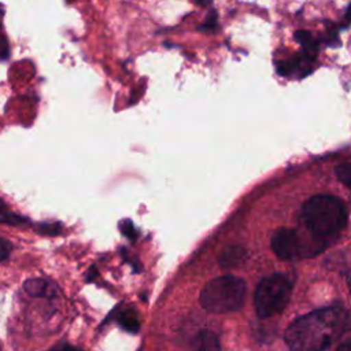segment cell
Masks as SVG:
<instances>
[{
    "label": "cell",
    "mask_w": 351,
    "mask_h": 351,
    "mask_svg": "<svg viewBox=\"0 0 351 351\" xmlns=\"http://www.w3.org/2000/svg\"><path fill=\"white\" fill-rule=\"evenodd\" d=\"M200 32L204 33H214L218 30V14L214 8L210 10V12L207 14L204 22L197 27Z\"/></svg>",
    "instance_id": "obj_13"
},
{
    "label": "cell",
    "mask_w": 351,
    "mask_h": 351,
    "mask_svg": "<svg viewBox=\"0 0 351 351\" xmlns=\"http://www.w3.org/2000/svg\"><path fill=\"white\" fill-rule=\"evenodd\" d=\"M193 351H221L219 340L213 332L203 330L193 341Z\"/></svg>",
    "instance_id": "obj_8"
},
{
    "label": "cell",
    "mask_w": 351,
    "mask_h": 351,
    "mask_svg": "<svg viewBox=\"0 0 351 351\" xmlns=\"http://www.w3.org/2000/svg\"><path fill=\"white\" fill-rule=\"evenodd\" d=\"M119 229L122 230V233L129 237V239H134L136 237V230H134V226L130 221H123L119 223Z\"/></svg>",
    "instance_id": "obj_18"
},
{
    "label": "cell",
    "mask_w": 351,
    "mask_h": 351,
    "mask_svg": "<svg viewBox=\"0 0 351 351\" xmlns=\"http://www.w3.org/2000/svg\"><path fill=\"white\" fill-rule=\"evenodd\" d=\"M25 291L32 296H48L51 295V284L43 278H29L23 284Z\"/></svg>",
    "instance_id": "obj_9"
},
{
    "label": "cell",
    "mask_w": 351,
    "mask_h": 351,
    "mask_svg": "<svg viewBox=\"0 0 351 351\" xmlns=\"http://www.w3.org/2000/svg\"><path fill=\"white\" fill-rule=\"evenodd\" d=\"M119 324L122 328H125L129 332H137L138 330V318L134 311L125 310L119 314Z\"/></svg>",
    "instance_id": "obj_12"
},
{
    "label": "cell",
    "mask_w": 351,
    "mask_h": 351,
    "mask_svg": "<svg viewBox=\"0 0 351 351\" xmlns=\"http://www.w3.org/2000/svg\"><path fill=\"white\" fill-rule=\"evenodd\" d=\"M336 176L347 188L351 186V166L350 163H343L336 167Z\"/></svg>",
    "instance_id": "obj_15"
},
{
    "label": "cell",
    "mask_w": 351,
    "mask_h": 351,
    "mask_svg": "<svg viewBox=\"0 0 351 351\" xmlns=\"http://www.w3.org/2000/svg\"><path fill=\"white\" fill-rule=\"evenodd\" d=\"M0 223L10 225V226H22L27 225L29 219L19 214L12 213L1 200H0Z\"/></svg>",
    "instance_id": "obj_10"
},
{
    "label": "cell",
    "mask_w": 351,
    "mask_h": 351,
    "mask_svg": "<svg viewBox=\"0 0 351 351\" xmlns=\"http://www.w3.org/2000/svg\"><path fill=\"white\" fill-rule=\"evenodd\" d=\"M247 258V251L241 245H232L223 250L219 256V265L222 267H233L240 265Z\"/></svg>",
    "instance_id": "obj_7"
},
{
    "label": "cell",
    "mask_w": 351,
    "mask_h": 351,
    "mask_svg": "<svg viewBox=\"0 0 351 351\" xmlns=\"http://www.w3.org/2000/svg\"><path fill=\"white\" fill-rule=\"evenodd\" d=\"M60 226L59 223H55V225H51V223H41L38 225L37 228V232L43 233V234H56L59 232Z\"/></svg>",
    "instance_id": "obj_17"
},
{
    "label": "cell",
    "mask_w": 351,
    "mask_h": 351,
    "mask_svg": "<svg viewBox=\"0 0 351 351\" xmlns=\"http://www.w3.org/2000/svg\"><path fill=\"white\" fill-rule=\"evenodd\" d=\"M211 1L213 0H192V3L199 7H208V5H211Z\"/></svg>",
    "instance_id": "obj_20"
},
{
    "label": "cell",
    "mask_w": 351,
    "mask_h": 351,
    "mask_svg": "<svg viewBox=\"0 0 351 351\" xmlns=\"http://www.w3.org/2000/svg\"><path fill=\"white\" fill-rule=\"evenodd\" d=\"M347 310L332 306L311 311L295 319L285 332L291 351H326L348 328Z\"/></svg>",
    "instance_id": "obj_1"
},
{
    "label": "cell",
    "mask_w": 351,
    "mask_h": 351,
    "mask_svg": "<svg viewBox=\"0 0 351 351\" xmlns=\"http://www.w3.org/2000/svg\"><path fill=\"white\" fill-rule=\"evenodd\" d=\"M336 351H351V346H350V343H348V341H346V343L340 344V346L337 347V350H336Z\"/></svg>",
    "instance_id": "obj_21"
},
{
    "label": "cell",
    "mask_w": 351,
    "mask_h": 351,
    "mask_svg": "<svg viewBox=\"0 0 351 351\" xmlns=\"http://www.w3.org/2000/svg\"><path fill=\"white\" fill-rule=\"evenodd\" d=\"M315 60H317V55L303 49V52L298 53L291 59L276 62V69H277V73L284 77L302 78L313 71V69L315 67Z\"/></svg>",
    "instance_id": "obj_6"
},
{
    "label": "cell",
    "mask_w": 351,
    "mask_h": 351,
    "mask_svg": "<svg viewBox=\"0 0 351 351\" xmlns=\"http://www.w3.org/2000/svg\"><path fill=\"white\" fill-rule=\"evenodd\" d=\"M326 244V240L315 237L311 233L310 239L304 240L296 230L288 228L278 229L271 237V248L274 254L284 261L313 256L322 251Z\"/></svg>",
    "instance_id": "obj_5"
},
{
    "label": "cell",
    "mask_w": 351,
    "mask_h": 351,
    "mask_svg": "<svg viewBox=\"0 0 351 351\" xmlns=\"http://www.w3.org/2000/svg\"><path fill=\"white\" fill-rule=\"evenodd\" d=\"M49 351H78V350L74 348V347H71V346H69V344H59V346L53 347V348L49 350Z\"/></svg>",
    "instance_id": "obj_19"
},
{
    "label": "cell",
    "mask_w": 351,
    "mask_h": 351,
    "mask_svg": "<svg viewBox=\"0 0 351 351\" xmlns=\"http://www.w3.org/2000/svg\"><path fill=\"white\" fill-rule=\"evenodd\" d=\"M292 282L285 274H271L263 278L255 291V308L261 318L278 314L288 303Z\"/></svg>",
    "instance_id": "obj_4"
},
{
    "label": "cell",
    "mask_w": 351,
    "mask_h": 351,
    "mask_svg": "<svg viewBox=\"0 0 351 351\" xmlns=\"http://www.w3.org/2000/svg\"><path fill=\"white\" fill-rule=\"evenodd\" d=\"M11 252H12V244L8 240L0 237V262L8 259Z\"/></svg>",
    "instance_id": "obj_16"
},
{
    "label": "cell",
    "mask_w": 351,
    "mask_h": 351,
    "mask_svg": "<svg viewBox=\"0 0 351 351\" xmlns=\"http://www.w3.org/2000/svg\"><path fill=\"white\" fill-rule=\"evenodd\" d=\"M245 291L244 280L234 276H221L204 285L200 303L207 311L215 314L236 311L244 303Z\"/></svg>",
    "instance_id": "obj_3"
},
{
    "label": "cell",
    "mask_w": 351,
    "mask_h": 351,
    "mask_svg": "<svg viewBox=\"0 0 351 351\" xmlns=\"http://www.w3.org/2000/svg\"><path fill=\"white\" fill-rule=\"evenodd\" d=\"M295 40L302 45V48L304 51L314 53V55L318 53V49H319L318 40L310 32H306V30L295 32Z\"/></svg>",
    "instance_id": "obj_11"
},
{
    "label": "cell",
    "mask_w": 351,
    "mask_h": 351,
    "mask_svg": "<svg viewBox=\"0 0 351 351\" xmlns=\"http://www.w3.org/2000/svg\"><path fill=\"white\" fill-rule=\"evenodd\" d=\"M302 218L306 229L315 237L329 240L347 225V207L335 196H313L303 204Z\"/></svg>",
    "instance_id": "obj_2"
},
{
    "label": "cell",
    "mask_w": 351,
    "mask_h": 351,
    "mask_svg": "<svg viewBox=\"0 0 351 351\" xmlns=\"http://www.w3.org/2000/svg\"><path fill=\"white\" fill-rule=\"evenodd\" d=\"M3 16H4V8L0 5V59L4 60V59L10 58V44H8L7 36L4 33Z\"/></svg>",
    "instance_id": "obj_14"
}]
</instances>
